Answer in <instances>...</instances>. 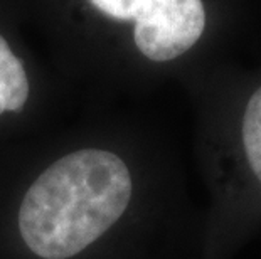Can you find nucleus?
Returning a JSON list of instances; mask_svg holds the SVG:
<instances>
[{
    "label": "nucleus",
    "instance_id": "obj_1",
    "mask_svg": "<svg viewBox=\"0 0 261 259\" xmlns=\"http://www.w3.org/2000/svg\"><path fill=\"white\" fill-rule=\"evenodd\" d=\"M133 194L128 167L107 150L69 153L39 175L19 209L25 246L42 259H68L125 214Z\"/></svg>",
    "mask_w": 261,
    "mask_h": 259
},
{
    "label": "nucleus",
    "instance_id": "obj_2",
    "mask_svg": "<svg viewBox=\"0 0 261 259\" xmlns=\"http://www.w3.org/2000/svg\"><path fill=\"white\" fill-rule=\"evenodd\" d=\"M116 20H133V41L143 56L167 63L186 54L205 27L202 0H88Z\"/></svg>",
    "mask_w": 261,
    "mask_h": 259
},
{
    "label": "nucleus",
    "instance_id": "obj_3",
    "mask_svg": "<svg viewBox=\"0 0 261 259\" xmlns=\"http://www.w3.org/2000/svg\"><path fill=\"white\" fill-rule=\"evenodd\" d=\"M29 96V81L22 61L0 36V114L20 111Z\"/></svg>",
    "mask_w": 261,
    "mask_h": 259
},
{
    "label": "nucleus",
    "instance_id": "obj_4",
    "mask_svg": "<svg viewBox=\"0 0 261 259\" xmlns=\"http://www.w3.org/2000/svg\"><path fill=\"white\" fill-rule=\"evenodd\" d=\"M241 143L254 189L261 192V86L253 93L244 108Z\"/></svg>",
    "mask_w": 261,
    "mask_h": 259
}]
</instances>
